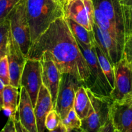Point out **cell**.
Listing matches in <instances>:
<instances>
[{"instance_id": "7a4b0ae2", "label": "cell", "mask_w": 132, "mask_h": 132, "mask_svg": "<svg viewBox=\"0 0 132 132\" xmlns=\"http://www.w3.org/2000/svg\"><path fill=\"white\" fill-rule=\"evenodd\" d=\"M26 10L32 44L52 23L64 17L63 5L53 0H27Z\"/></svg>"}, {"instance_id": "d6a6232c", "label": "cell", "mask_w": 132, "mask_h": 132, "mask_svg": "<svg viewBox=\"0 0 132 132\" xmlns=\"http://www.w3.org/2000/svg\"><path fill=\"white\" fill-rule=\"evenodd\" d=\"M48 132H68L67 128L66 126L63 125V122H61L59 126L55 129V130H52V131H48Z\"/></svg>"}, {"instance_id": "4fadbf2b", "label": "cell", "mask_w": 132, "mask_h": 132, "mask_svg": "<svg viewBox=\"0 0 132 132\" xmlns=\"http://www.w3.org/2000/svg\"><path fill=\"white\" fill-rule=\"evenodd\" d=\"M92 31L97 46L114 66L122 58L123 51L113 37L108 32L101 29L95 22Z\"/></svg>"}, {"instance_id": "7c38bea8", "label": "cell", "mask_w": 132, "mask_h": 132, "mask_svg": "<svg viewBox=\"0 0 132 132\" xmlns=\"http://www.w3.org/2000/svg\"><path fill=\"white\" fill-rule=\"evenodd\" d=\"M92 1L94 6L98 8L115 27L121 41L125 45V23L120 0H92Z\"/></svg>"}, {"instance_id": "2e32d148", "label": "cell", "mask_w": 132, "mask_h": 132, "mask_svg": "<svg viewBox=\"0 0 132 132\" xmlns=\"http://www.w3.org/2000/svg\"><path fill=\"white\" fill-rule=\"evenodd\" d=\"M54 109L52 97L48 89L44 86H41L39 92L37 101L34 106V113L36 116L38 132H45V120L48 113Z\"/></svg>"}, {"instance_id": "f35d334b", "label": "cell", "mask_w": 132, "mask_h": 132, "mask_svg": "<svg viewBox=\"0 0 132 132\" xmlns=\"http://www.w3.org/2000/svg\"><path fill=\"white\" fill-rule=\"evenodd\" d=\"M0 111H1V109H0Z\"/></svg>"}, {"instance_id": "9a60e30c", "label": "cell", "mask_w": 132, "mask_h": 132, "mask_svg": "<svg viewBox=\"0 0 132 132\" xmlns=\"http://www.w3.org/2000/svg\"><path fill=\"white\" fill-rule=\"evenodd\" d=\"M110 116L115 130L119 132H132V104L128 102H113Z\"/></svg>"}, {"instance_id": "d6986e66", "label": "cell", "mask_w": 132, "mask_h": 132, "mask_svg": "<svg viewBox=\"0 0 132 132\" xmlns=\"http://www.w3.org/2000/svg\"><path fill=\"white\" fill-rule=\"evenodd\" d=\"M64 18L69 26L71 32L79 43L88 47H94L95 46V41L93 31L87 30L85 27L74 21L68 18Z\"/></svg>"}, {"instance_id": "74e56055", "label": "cell", "mask_w": 132, "mask_h": 132, "mask_svg": "<svg viewBox=\"0 0 132 132\" xmlns=\"http://www.w3.org/2000/svg\"><path fill=\"white\" fill-rule=\"evenodd\" d=\"M62 1H63V3H64V0H62Z\"/></svg>"}, {"instance_id": "30bf717a", "label": "cell", "mask_w": 132, "mask_h": 132, "mask_svg": "<svg viewBox=\"0 0 132 132\" xmlns=\"http://www.w3.org/2000/svg\"><path fill=\"white\" fill-rule=\"evenodd\" d=\"M39 60L41 62L42 67L43 85L50 92L54 108L61 78V73L48 52H45L41 55Z\"/></svg>"}, {"instance_id": "3957f363", "label": "cell", "mask_w": 132, "mask_h": 132, "mask_svg": "<svg viewBox=\"0 0 132 132\" xmlns=\"http://www.w3.org/2000/svg\"><path fill=\"white\" fill-rule=\"evenodd\" d=\"M27 0H19L11 10L7 19L10 23V32L26 57L32 45L30 31L27 17Z\"/></svg>"}, {"instance_id": "e575fe53", "label": "cell", "mask_w": 132, "mask_h": 132, "mask_svg": "<svg viewBox=\"0 0 132 132\" xmlns=\"http://www.w3.org/2000/svg\"><path fill=\"white\" fill-rule=\"evenodd\" d=\"M53 1H55V2L59 3L61 4V5H63V1H62V0H53Z\"/></svg>"}, {"instance_id": "7402d4cb", "label": "cell", "mask_w": 132, "mask_h": 132, "mask_svg": "<svg viewBox=\"0 0 132 132\" xmlns=\"http://www.w3.org/2000/svg\"><path fill=\"white\" fill-rule=\"evenodd\" d=\"M124 23H125V39L132 36V0H120Z\"/></svg>"}, {"instance_id": "4316f807", "label": "cell", "mask_w": 132, "mask_h": 132, "mask_svg": "<svg viewBox=\"0 0 132 132\" xmlns=\"http://www.w3.org/2000/svg\"><path fill=\"white\" fill-rule=\"evenodd\" d=\"M0 79L5 86L10 85V73L7 57L5 56L0 60Z\"/></svg>"}, {"instance_id": "6da1fadb", "label": "cell", "mask_w": 132, "mask_h": 132, "mask_svg": "<svg viewBox=\"0 0 132 132\" xmlns=\"http://www.w3.org/2000/svg\"><path fill=\"white\" fill-rule=\"evenodd\" d=\"M48 52L61 73H70L84 85L90 68L64 17L57 18L32 44L27 59H38Z\"/></svg>"}, {"instance_id": "836d02e7", "label": "cell", "mask_w": 132, "mask_h": 132, "mask_svg": "<svg viewBox=\"0 0 132 132\" xmlns=\"http://www.w3.org/2000/svg\"><path fill=\"white\" fill-rule=\"evenodd\" d=\"M68 130V132H85L81 128H73V129H70Z\"/></svg>"}, {"instance_id": "f1b7e54d", "label": "cell", "mask_w": 132, "mask_h": 132, "mask_svg": "<svg viewBox=\"0 0 132 132\" xmlns=\"http://www.w3.org/2000/svg\"><path fill=\"white\" fill-rule=\"evenodd\" d=\"M14 120L15 119L9 118L7 122L5 124V126L0 131V132H17Z\"/></svg>"}, {"instance_id": "8d00e7d4", "label": "cell", "mask_w": 132, "mask_h": 132, "mask_svg": "<svg viewBox=\"0 0 132 132\" xmlns=\"http://www.w3.org/2000/svg\"><path fill=\"white\" fill-rule=\"evenodd\" d=\"M115 132H119V131H117V130H115Z\"/></svg>"}, {"instance_id": "277c9868", "label": "cell", "mask_w": 132, "mask_h": 132, "mask_svg": "<svg viewBox=\"0 0 132 132\" xmlns=\"http://www.w3.org/2000/svg\"><path fill=\"white\" fill-rule=\"evenodd\" d=\"M77 42L90 68V76L85 86L94 94L110 97L113 89L102 70L94 46L88 47L77 41Z\"/></svg>"}, {"instance_id": "e0dca14e", "label": "cell", "mask_w": 132, "mask_h": 132, "mask_svg": "<svg viewBox=\"0 0 132 132\" xmlns=\"http://www.w3.org/2000/svg\"><path fill=\"white\" fill-rule=\"evenodd\" d=\"M19 88L9 85L5 86L3 91L2 110L9 118L15 119L18 112L19 100Z\"/></svg>"}, {"instance_id": "f546056e", "label": "cell", "mask_w": 132, "mask_h": 132, "mask_svg": "<svg viewBox=\"0 0 132 132\" xmlns=\"http://www.w3.org/2000/svg\"><path fill=\"white\" fill-rule=\"evenodd\" d=\"M98 132H115V128L113 126L112 119H111V116L110 118L102 126L101 128Z\"/></svg>"}, {"instance_id": "1f68e13d", "label": "cell", "mask_w": 132, "mask_h": 132, "mask_svg": "<svg viewBox=\"0 0 132 132\" xmlns=\"http://www.w3.org/2000/svg\"><path fill=\"white\" fill-rule=\"evenodd\" d=\"M5 84L0 79V109H1V110H2L3 97V91L4 89H5Z\"/></svg>"}, {"instance_id": "8fae6325", "label": "cell", "mask_w": 132, "mask_h": 132, "mask_svg": "<svg viewBox=\"0 0 132 132\" xmlns=\"http://www.w3.org/2000/svg\"><path fill=\"white\" fill-rule=\"evenodd\" d=\"M9 62L10 85L20 88V80L27 61V57L23 54L18 43L10 32L8 52L6 55Z\"/></svg>"}, {"instance_id": "9c48e42d", "label": "cell", "mask_w": 132, "mask_h": 132, "mask_svg": "<svg viewBox=\"0 0 132 132\" xmlns=\"http://www.w3.org/2000/svg\"><path fill=\"white\" fill-rule=\"evenodd\" d=\"M43 85L42 67L38 59H27L20 80V87H24L29 95L33 106H36L40 88Z\"/></svg>"}, {"instance_id": "484cf974", "label": "cell", "mask_w": 132, "mask_h": 132, "mask_svg": "<svg viewBox=\"0 0 132 132\" xmlns=\"http://www.w3.org/2000/svg\"><path fill=\"white\" fill-rule=\"evenodd\" d=\"M61 121V119L57 112H56V110L54 109L52 110L48 113L46 117V120H45L46 129L48 131H52L59 126Z\"/></svg>"}, {"instance_id": "4dcf8cb0", "label": "cell", "mask_w": 132, "mask_h": 132, "mask_svg": "<svg viewBox=\"0 0 132 132\" xmlns=\"http://www.w3.org/2000/svg\"><path fill=\"white\" fill-rule=\"evenodd\" d=\"M15 121V128H16L17 132H29L23 125H21V123L20 122L19 120L18 119V118L17 117L14 120Z\"/></svg>"}, {"instance_id": "5b68a950", "label": "cell", "mask_w": 132, "mask_h": 132, "mask_svg": "<svg viewBox=\"0 0 132 132\" xmlns=\"http://www.w3.org/2000/svg\"><path fill=\"white\" fill-rule=\"evenodd\" d=\"M87 92L92 108L88 115L81 120V128L85 132H98L110 118L111 106L114 101L110 97L94 94L88 88Z\"/></svg>"}, {"instance_id": "d4e9b609", "label": "cell", "mask_w": 132, "mask_h": 132, "mask_svg": "<svg viewBox=\"0 0 132 132\" xmlns=\"http://www.w3.org/2000/svg\"><path fill=\"white\" fill-rule=\"evenodd\" d=\"M19 0H0V24L7 19L8 15Z\"/></svg>"}, {"instance_id": "d590c367", "label": "cell", "mask_w": 132, "mask_h": 132, "mask_svg": "<svg viewBox=\"0 0 132 132\" xmlns=\"http://www.w3.org/2000/svg\"><path fill=\"white\" fill-rule=\"evenodd\" d=\"M126 102H128L129 103H130V104H132V99H131V100H130V101H126Z\"/></svg>"}, {"instance_id": "ba28073f", "label": "cell", "mask_w": 132, "mask_h": 132, "mask_svg": "<svg viewBox=\"0 0 132 132\" xmlns=\"http://www.w3.org/2000/svg\"><path fill=\"white\" fill-rule=\"evenodd\" d=\"M64 17L92 31L94 24V6L92 0H64Z\"/></svg>"}, {"instance_id": "8992f818", "label": "cell", "mask_w": 132, "mask_h": 132, "mask_svg": "<svg viewBox=\"0 0 132 132\" xmlns=\"http://www.w3.org/2000/svg\"><path fill=\"white\" fill-rule=\"evenodd\" d=\"M115 85L110 94L114 102L125 103L132 99V68L126 59H122L114 65Z\"/></svg>"}, {"instance_id": "83f0119b", "label": "cell", "mask_w": 132, "mask_h": 132, "mask_svg": "<svg viewBox=\"0 0 132 132\" xmlns=\"http://www.w3.org/2000/svg\"><path fill=\"white\" fill-rule=\"evenodd\" d=\"M123 57H125L132 68V36L125 39Z\"/></svg>"}, {"instance_id": "52a82bcc", "label": "cell", "mask_w": 132, "mask_h": 132, "mask_svg": "<svg viewBox=\"0 0 132 132\" xmlns=\"http://www.w3.org/2000/svg\"><path fill=\"white\" fill-rule=\"evenodd\" d=\"M83 85L70 73H62L54 110L63 120L73 108L76 92Z\"/></svg>"}, {"instance_id": "44dd1931", "label": "cell", "mask_w": 132, "mask_h": 132, "mask_svg": "<svg viewBox=\"0 0 132 132\" xmlns=\"http://www.w3.org/2000/svg\"><path fill=\"white\" fill-rule=\"evenodd\" d=\"M95 53L97 57L98 61L101 67L102 70L104 72V75L106 77L112 89L113 88L115 85V73H114V66L111 63L109 59H108L105 54L103 52L100 48L97 46L96 43L95 42Z\"/></svg>"}, {"instance_id": "603a6c76", "label": "cell", "mask_w": 132, "mask_h": 132, "mask_svg": "<svg viewBox=\"0 0 132 132\" xmlns=\"http://www.w3.org/2000/svg\"><path fill=\"white\" fill-rule=\"evenodd\" d=\"M10 28L9 19L0 24V60L6 56Z\"/></svg>"}, {"instance_id": "ac0fdd59", "label": "cell", "mask_w": 132, "mask_h": 132, "mask_svg": "<svg viewBox=\"0 0 132 132\" xmlns=\"http://www.w3.org/2000/svg\"><path fill=\"white\" fill-rule=\"evenodd\" d=\"M91 108L92 103L87 88L84 85H81L76 92L73 108L78 117L82 120L88 115Z\"/></svg>"}, {"instance_id": "ffe728a7", "label": "cell", "mask_w": 132, "mask_h": 132, "mask_svg": "<svg viewBox=\"0 0 132 132\" xmlns=\"http://www.w3.org/2000/svg\"><path fill=\"white\" fill-rule=\"evenodd\" d=\"M94 22L101 29L108 32L113 37V38L117 41L120 48L122 51H124V46H125V45L121 41L115 27L112 25V24L108 20L107 17L98 8L95 7V6H94Z\"/></svg>"}, {"instance_id": "cb8c5ba5", "label": "cell", "mask_w": 132, "mask_h": 132, "mask_svg": "<svg viewBox=\"0 0 132 132\" xmlns=\"http://www.w3.org/2000/svg\"><path fill=\"white\" fill-rule=\"evenodd\" d=\"M63 125L67 130L73 128H79L81 126V120L76 113L74 108H72L69 111L67 116L62 120Z\"/></svg>"}, {"instance_id": "5bb4252c", "label": "cell", "mask_w": 132, "mask_h": 132, "mask_svg": "<svg viewBox=\"0 0 132 132\" xmlns=\"http://www.w3.org/2000/svg\"><path fill=\"white\" fill-rule=\"evenodd\" d=\"M19 100L18 104L17 117L21 125L29 132H38L34 107L29 95L24 87L19 88Z\"/></svg>"}]
</instances>
